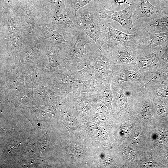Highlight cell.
Masks as SVG:
<instances>
[{
  "instance_id": "10",
  "label": "cell",
  "mask_w": 168,
  "mask_h": 168,
  "mask_svg": "<svg viewBox=\"0 0 168 168\" xmlns=\"http://www.w3.org/2000/svg\"><path fill=\"white\" fill-rule=\"evenodd\" d=\"M100 55L96 64L94 71L96 81L106 79L111 73L115 65L111 49L102 47Z\"/></svg>"
},
{
  "instance_id": "2",
  "label": "cell",
  "mask_w": 168,
  "mask_h": 168,
  "mask_svg": "<svg viewBox=\"0 0 168 168\" xmlns=\"http://www.w3.org/2000/svg\"><path fill=\"white\" fill-rule=\"evenodd\" d=\"M133 51L137 56L153 52L168 46V31L151 33L142 28L137 29Z\"/></svg>"
},
{
  "instance_id": "1",
  "label": "cell",
  "mask_w": 168,
  "mask_h": 168,
  "mask_svg": "<svg viewBox=\"0 0 168 168\" xmlns=\"http://www.w3.org/2000/svg\"><path fill=\"white\" fill-rule=\"evenodd\" d=\"M103 6L97 2L92 6L80 9L77 23L80 29L94 41L100 50L102 47V36L99 11Z\"/></svg>"
},
{
  "instance_id": "26",
  "label": "cell",
  "mask_w": 168,
  "mask_h": 168,
  "mask_svg": "<svg viewBox=\"0 0 168 168\" xmlns=\"http://www.w3.org/2000/svg\"><path fill=\"white\" fill-rule=\"evenodd\" d=\"M131 126L128 124L123 125L121 127V130L122 131H129L131 129Z\"/></svg>"
},
{
  "instance_id": "27",
  "label": "cell",
  "mask_w": 168,
  "mask_h": 168,
  "mask_svg": "<svg viewBox=\"0 0 168 168\" xmlns=\"http://www.w3.org/2000/svg\"><path fill=\"white\" fill-rule=\"evenodd\" d=\"M143 166H152L153 162L151 159H148L144 161L143 163Z\"/></svg>"
},
{
  "instance_id": "28",
  "label": "cell",
  "mask_w": 168,
  "mask_h": 168,
  "mask_svg": "<svg viewBox=\"0 0 168 168\" xmlns=\"http://www.w3.org/2000/svg\"><path fill=\"white\" fill-rule=\"evenodd\" d=\"M166 159L167 161V163H168V151L166 153Z\"/></svg>"
},
{
  "instance_id": "16",
  "label": "cell",
  "mask_w": 168,
  "mask_h": 168,
  "mask_svg": "<svg viewBox=\"0 0 168 168\" xmlns=\"http://www.w3.org/2000/svg\"><path fill=\"white\" fill-rule=\"evenodd\" d=\"M143 29L151 33L168 31V14L150 20Z\"/></svg>"
},
{
  "instance_id": "7",
  "label": "cell",
  "mask_w": 168,
  "mask_h": 168,
  "mask_svg": "<svg viewBox=\"0 0 168 168\" xmlns=\"http://www.w3.org/2000/svg\"><path fill=\"white\" fill-rule=\"evenodd\" d=\"M134 9L133 5L122 10L112 11L103 6L99 11V15L100 19L109 18L117 21L126 30L127 34L135 35L137 29L134 27L132 20Z\"/></svg>"
},
{
  "instance_id": "21",
  "label": "cell",
  "mask_w": 168,
  "mask_h": 168,
  "mask_svg": "<svg viewBox=\"0 0 168 168\" xmlns=\"http://www.w3.org/2000/svg\"><path fill=\"white\" fill-rule=\"evenodd\" d=\"M154 97L155 101L154 106L155 110L157 115L162 118L168 117V105L166 102L160 100Z\"/></svg>"
},
{
  "instance_id": "19",
  "label": "cell",
  "mask_w": 168,
  "mask_h": 168,
  "mask_svg": "<svg viewBox=\"0 0 168 168\" xmlns=\"http://www.w3.org/2000/svg\"><path fill=\"white\" fill-rule=\"evenodd\" d=\"M42 30L46 38L51 42L60 45L65 49L68 46L70 41L65 40L58 32L51 30L45 26L42 27Z\"/></svg>"
},
{
  "instance_id": "18",
  "label": "cell",
  "mask_w": 168,
  "mask_h": 168,
  "mask_svg": "<svg viewBox=\"0 0 168 168\" xmlns=\"http://www.w3.org/2000/svg\"><path fill=\"white\" fill-rule=\"evenodd\" d=\"M109 113H110L109 110L105 105L97 102L92 107L88 119H91L102 126L103 120Z\"/></svg>"
},
{
  "instance_id": "6",
  "label": "cell",
  "mask_w": 168,
  "mask_h": 168,
  "mask_svg": "<svg viewBox=\"0 0 168 168\" xmlns=\"http://www.w3.org/2000/svg\"><path fill=\"white\" fill-rule=\"evenodd\" d=\"M84 33L80 29L72 38L70 47L66 55V59L68 61L70 68L75 66L89 55L86 52L85 47L87 44H91L92 43L86 38Z\"/></svg>"
},
{
  "instance_id": "13",
  "label": "cell",
  "mask_w": 168,
  "mask_h": 168,
  "mask_svg": "<svg viewBox=\"0 0 168 168\" xmlns=\"http://www.w3.org/2000/svg\"><path fill=\"white\" fill-rule=\"evenodd\" d=\"M112 79L111 73L105 80L96 81L98 83L97 93L99 100L108 108L110 113L113 112L112 106L113 97L111 89Z\"/></svg>"
},
{
  "instance_id": "15",
  "label": "cell",
  "mask_w": 168,
  "mask_h": 168,
  "mask_svg": "<svg viewBox=\"0 0 168 168\" xmlns=\"http://www.w3.org/2000/svg\"><path fill=\"white\" fill-rule=\"evenodd\" d=\"M111 89L113 95L114 103L116 109L121 112H128L133 110L128 103V93L124 85H115L111 84Z\"/></svg>"
},
{
  "instance_id": "25",
  "label": "cell",
  "mask_w": 168,
  "mask_h": 168,
  "mask_svg": "<svg viewBox=\"0 0 168 168\" xmlns=\"http://www.w3.org/2000/svg\"><path fill=\"white\" fill-rule=\"evenodd\" d=\"M126 155L128 158L131 160H133L135 158V155L134 152H132V149L126 150Z\"/></svg>"
},
{
  "instance_id": "20",
  "label": "cell",
  "mask_w": 168,
  "mask_h": 168,
  "mask_svg": "<svg viewBox=\"0 0 168 168\" xmlns=\"http://www.w3.org/2000/svg\"><path fill=\"white\" fill-rule=\"evenodd\" d=\"M104 6L112 11L123 10L129 6L134 5L136 0H103Z\"/></svg>"
},
{
  "instance_id": "17",
  "label": "cell",
  "mask_w": 168,
  "mask_h": 168,
  "mask_svg": "<svg viewBox=\"0 0 168 168\" xmlns=\"http://www.w3.org/2000/svg\"><path fill=\"white\" fill-rule=\"evenodd\" d=\"M147 91L158 99L166 102L168 100V84L151 81Z\"/></svg>"
},
{
  "instance_id": "29",
  "label": "cell",
  "mask_w": 168,
  "mask_h": 168,
  "mask_svg": "<svg viewBox=\"0 0 168 168\" xmlns=\"http://www.w3.org/2000/svg\"><path fill=\"white\" fill-rule=\"evenodd\" d=\"M166 103L168 105V100L166 101Z\"/></svg>"
},
{
  "instance_id": "30",
  "label": "cell",
  "mask_w": 168,
  "mask_h": 168,
  "mask_svg": "<svg viewBox=\"0 0 168 168\" xmlns=\"http://www.w3.org/2000/svg\"><path fill=\"white\" fill-rule=\"evenodd\" d=\"M167 4L168 5V1H167Z\"/></svg>"
},
{
  "instance_id": "8",
  "label": "cell",
  "mask_w": 168,
  "mask_h": 168,
  "mask_svg": "<svg viewBox=\"0 0 168 168\" xmlns=\"http://www.w3.org/2000/svg\"><path fill=\"white\" fill-rule=\"evenodd\" d=\"M134 7L133 21L143 17L152 19L168 14V6L156 7L148 0H136Z\"/></svg>"
},
{
  "instance_id": "12",
  "label": "cell",
  "mask_w": 168,
  "mask_h": 168,
  "mask_svg": "<svg viewBox=\"0 0 168 168\" xmlns=\"http://www.w3.org/2000/svg\"><path fill=\"white\" fill-rule=\"evenodd\" d=\"M111 52L116 65H137V56L129 47L122 45H117L111 49Z\"/></svg>"
},
{
  "instance_id": "24",
  "label": "cell",
  "mask_w": 168,
  "mask_h": 168,
  "mask_svg": "<svg viewBox=\"0 0 168 168\" xmlns=\"http://www.w3.org/2000/svg\"><path fill=\"white\" fill-rule=\"evenodd\" d=\"M153 1H154L157 5H159L160 7H164L167 6L168 0H150Z\"/></svg>"
},
{
  "instance_id": "9",
  "label": "cell",
  "mask_w": 168,
  "mask_h": 168,
  "mask_svg": "<svg viewBox=\"0 0 168 168\" xmlns=\"http://www.w3.org/2000/svg\"><path fill=\"white\" fill-rule=\"evenodd\" d=\"M98 100L97 92L75 93L73 102L76 117L88 119L92 107Z\"/></svg>"
},
{
  "instance_id": "4",
  "label": "cell",
  "mask_w": 168,
  "mask_h": 168,
  "mask_svg": "<svg viewBox=\"0 0 168 168\" xmlns=\"http://www.w3.org/2000/svg\"><path fill=\"white\" fill-rule=\"evenodd\" d=\"M112 73L111 84L115 85H121L125 82L135 81L147 87L153 77L152 74L143 72L137 65H115Z\"/></svg>"
},
{
  "instance_id": "14",
  "label": "cell",
  "mask_w": 168,
  "mask_h": 168,
  "mask_svg": "<svg viewBox=\"0 0 168 168\" xmlns=\"http://www.w3.org/2000/svg\"><path fill=\"white\" fill-rule=\"evenodd\" d=\"M164 49L162 48L150 53L137 56V65L143 72L153 74L152 71L158 63Z\"/></svg>"
},
{
  "instance_id": "3",
  "label": "cell",
  "mask_w": 168,
  "mask_h": 168,
  "mask_svg": "<svg viewBox=\"0 0 168 168\" xmlns=\"http://www.w3.org/2000/svg\"><path fill=\"white\" fill-rule=\"evenodd\" d=\"M99 23L102 33V47L111 49L117 45H122L133 50L136 42L135 35L125 33L114 28L105 19H100Z\"/></svg>"
},
{
  "instance_id": "23",
  "label": "cell",
  "mask_w": 168,
  "mask_h": 168,
  "mask_svg": "<svg viewBox=\"0 0 168 168\" xmlns=\"http://www.w3.org/2000/svg\"><path fill=\"white\" fill-rule=\"evenodd\" d=\"M167 63H168V46L164 49L163 53L156 66L158 67H161Z\"/></svg>"
},
{
  "instance_id": "22",
  "label": "cell",
  "mask_w": 168,
  "mask_h": 168,
  "mask_svg": "<svg viewBox=\"0 0 168 168\" xmlns=\"http://www.w3.org/2000/svg\"><path fill=\"white\" fill-rule=\"evenodd\" d=\"M155 80L158 82L168 84V63L158 69Z\"/></svg>"
},
{
  "instance_id": "5",
  "label": "cell",
  "mask_w": 168,
  "mask_h": 168,
  "mask_svg": "<svg viewBox=\"0 0 168 168\" xmlns=\"http://www.w3.org/2000/svg\"><path fill=\"white\" fill-rule=\"evenodd\" d=\"M91 45L88 56L70 69V73L74 77L82 80L95 78V66L99 57L100 51L95 44Z\"/></svg>"
},
{
  "instance_id": "11",
  "label": "cell",
  "mask_w": 168,
  "mask_h": 168,
  "mask_svg": "<svg viewBox=\"0 0 168 168\" xmlns=\"http://www.w3.org/2000/svg\"><path fill=\"white\" fill-rule=\"evenodd\" d=\"M50 21L55 30L63 35L71 37V39L80 29L78 24L70 19L67 15L61 14L53 16L51 18Z\"/></svg>"
}]
</instances>
